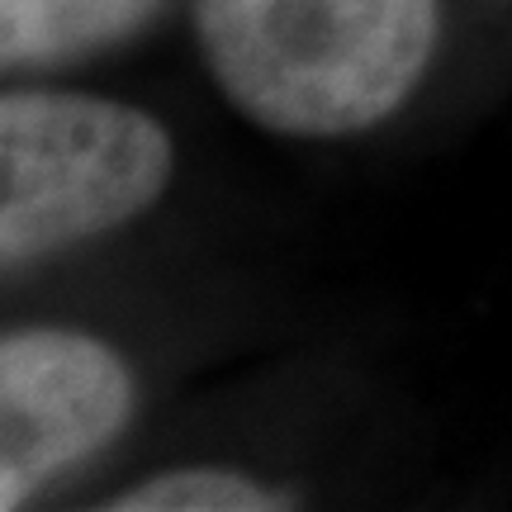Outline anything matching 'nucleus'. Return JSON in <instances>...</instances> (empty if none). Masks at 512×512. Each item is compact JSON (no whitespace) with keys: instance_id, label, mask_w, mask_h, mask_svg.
Here are the masks:
<instances>
[{"instance_id":"obj_5","label":"nucleus","mask_w":512,"mask_h":512,"mask_svg":"<svg viewBox=\"0 0 512 512\" xmlns=\"http://www.w3.org/2000/svg\"><path fill=\"white\" fill-rule=\"evenodd\" d=\"M110 512H280L290 508V494H275L247 475L195 465V470H166L157 479L133 484L128 494L105 503Z\"/></svg>"},{"instance_id":"obj_1","label":"nucleus","mask_w":512,"mask_h":512,"mask_svg":"<svg viewBox=\"0 0 512 512\" xmlns=\"http://www.w3.org/2000/svg\"><path fill=\"white\" fill-rule=\"evenodd\" d=\"M204 62L252 124L342 138L399 110L437 53V0H195Z\"/></svg>"},{"instance_id":"obj_2","label":"nucleus","mask_w":512,"mask_h":512,"mask_svg":"<svg viewBox=\"0 0 512 512\" xmlns=\"http://www.w3.org/2000/svg\"><path fill=\"white\" fill-rule=\"evenodd\" d=\"M176 171L157 119L76 91L0 100V266L100 238L147 214Z\"/></svg>"},{"instance_id":"obj_4","label":"nucleus","mask_w":512,"mask_h":512,"mask_svg":"<svg viewBox=\"0 0 512 512\" xmlns=\"http://www.w3.org/2000/svg\"><path fill=\"white\" fill-rule=\"evenodd\" d=\"M162 0H0V62L62 67L138 34Z\"/></svg>"},{"instance_id":"obj_3","label":"nucleus","mask_w":512,"mask_h":512,"mask_svg":"<svg viewBox=\"0 0 512 512\" xmlns=\"http://www.w3.org/2000/svg\"><path fill=\"white\" fill-rule=\"evenodd\" d=\"M133 418V375L105 342L24 328L0 342V508L15 512Z\"/></svg>"}]
</instances>
